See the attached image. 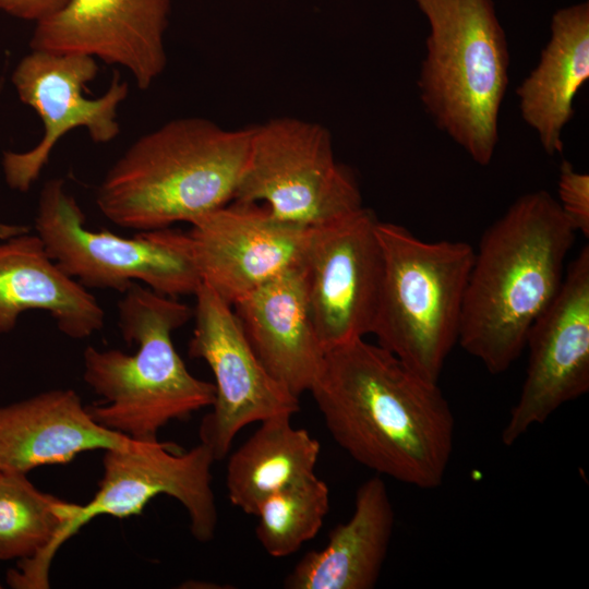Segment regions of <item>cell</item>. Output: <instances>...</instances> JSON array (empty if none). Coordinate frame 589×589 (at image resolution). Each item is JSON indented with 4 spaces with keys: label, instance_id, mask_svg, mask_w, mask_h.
<instances>
[{
    "label": "cell",
    "instance_id": "cell-8",
    "mask_svg": "<svg viewBox=\"0 0 589 589\" xmlns=\"http://www.w3.org/2000/svg\"><path fill=\"white\" fill-rule=\"evenodd\" d=\"M35 228L49 256L86 289L125 292L139 280L157 293L178 298L194 296L202 284L188 232L169 227L124 238L89 230L60 178L44 184Z\"/></svg>",
    "mask_w": 589,
    "mask_h": 589
},
{
    "label": "cell",
    "instance_id": "cell-15",
    "mask_svg": "<svg viewBox=\"0 0 589 589\" xmlns=\"http://www.w3.org/2000/svg\"><path fill=\"white\" fill-rule=\"evenodd\" d=\"M171 0H70L36 23L32 50L81 53L130 72L147 89L167 64Z\"/></svg>",
    "mask_w": 589,
    "mask_h": 589
},
{
    "label": "cell",
    "instance_id": "cell-14",
    "mask_svg": "<svg viewBox=\"0 0 589 589\" xmlns=\"http://www.w3.org/2000/svg\"><path fill=\"white\" fill-rule=\"evenodd\" d=\"M313 228L281 220L264 204L231 201L194 220L188 233L202 283L232 304L304 265Z\"/></svg>",
    "mask_w": 589,
    "mask_h": 589
},
{
    "label": "cell",
    "instance_id": "cell-24",
    "mask_svg": "<svg viewBox=\"0 0 589 589\" xmlns=\"http://www.w3.org/2000/svg\"><path fill=\"white\" fill-rule=\"evenodd\" d=\"M557 203L575 231L588 237L589 176L576 171L567 160L560 168Z\"/></svg>",
    "mask_w": 589,
    "mask_h": 589
},
{
    "label": "cell",
    "instance_id": "cell-21",
    "mask_svg": "<svg viewBox=\"0 0 589 589\" xmlns=\"http://www.w3.org/2000/svg\"><path fill=\"white\" fill-rule=\"evenodd\" d=\"M290 414L260 422L254 433L229 457L226 485L231 504L255 516L276 491L314 474L321 444Z\"/></svg>",
    "mask_w": 589,
    "mask_h": 589
},
{
    "label": "cell",
    "instance_id": "cell-12",
    "mask_svg": "<svg viewBox=\"0 0 589 589\" xmlns=\"http://www.w3.org/2000/svg\"><path fill=\"white\" fill-rule=\"evenodd\" d=\"M97 72L96 59L81 53L32 50L17 64L12 82L21 101L41 119L44 134L27 152L3 154L5 180L12 189L27 191L47 165L56 144L74 129L85 128L98 144L119 136L117 110L129 95V84L115 74L101 96L86 98L84 87Z\"/></svg>",
    "mask_w": 589,
    "mask_h": 589
},
{
    "label": "cell",
    "instance_id": "cell-25",
    "mask_svg": "<svg viewBox=\"0 0 589 589\" xmlns=\"http://www.w3.org/2000/svg\"><path fill=\"white\" fill-rule=\"evenodd\" d=\"M70 0H0V9L20 19L46 20L62 10Z\"/></svg>",
    "mask_w": 589,
    "mask_h": 589
},
{
    "label": "cell",
    "instance_id": "cell-16",
    "mask_svg": "<svg viewBox=\"0 0 589 589\" xmlns=\"http://www.w3.org/2000/svg\"><path fill=\"white\" fill-rule=\"evenodd\" d=\"M231 305L268 373L298 397L310 392L326 352L311 314L304 265L280 274Z\"/></svg>",
    "mask_w": 589,
    "mask_h": 589
},
{
    "label": "cell",
    "instance_id": "cell-27",
    "mask_svg": "<svg viewBox=\"0 0 589 589\" xmlns=\"http://www.w3.org/2000/svg\"><path fill=\"white\" fill-rule=\"evenodd\" d=\"M0 588H2L1 584H0Z\"/></svg>",
    "mask_w": 589,
    "mask_h": 589
},
{
    "label": "cell",
    "instance_id": "cell-6",
    "mask_svg": "<svg viewBox=\"0 0 589 589\" xmlns=\"http://www.w3.org/2000/svg\"><path fill=\"white\" fill-rule=\"evenodd\" d=\"M384 276L372 334L377 345L422 377L437 382L458 342L474 249L464 241H423L380 221Z\"/></svg>",
    "mask_w": 589,
    "mask_h": 589
},
{
    "label": "cell",
    "instance_id": "cell-2",
    "mask_svg": "<svg viewBox=\"0 0 589 589\" xmlns=\"http://www.w3.org/2000/svg\"><path fill=\"white\" fill-rule=\"evenodd\" d=\"M576 231L544 190L518 197L482 235L469 272L459 345L492 374L526 347L536 318L557 293Z\"/></svg>",
    "mask_w": 589,
    "mask_h": 589
},
{
    "label": "cell",
    "instance_id": "cell-4",
    "mask_svg": "<svg viewBox=\"0 0 589 589\" xmlns=\"http://www.w3.org/2000/svg\"><path fill=\"white\" fill-rule=\"evenodd\" d=\"M193 315V309L133 284L118 303L119 327L137 351L87 347L83 378L100 397L87 406L91 417L106 429L136 442L157 440L172 420L189 419L211 407L213 383L193 376L176 351L172 334Z\"/></svg>",
    "mask_w": 589,
    "mask_h": 589
},
{
    "label": "cell",
    "instance_id": "cell-23",
    "mask_svg": "<svg viewBox=\"0 0 589 589\" xmlns=\"http://www.w3.org/2000/svg\"><path fill=\"white\" fill-rule=\"evenodd\" d=\"M329 502V488L315 473L271 494L255 514L260 544L273 557L296 553L322 528Z\"/></svg>",
    "mask_w": 589,
    "mask_h": 589
},
{
    "label": "cell",
    "instance_id": "cell-3",
    "mask_svg": "<svg viewBox=\"0 0 589 589\" xmlns=\"http://www.w3.org/2000/svg\"><path fill=\"white\" fill-rule=\"evenodd\" d=\"M253 127L229 130L199 117L173 119L139 137L96 191L101 214L127 229L190 225L233 201Z\"/></svg>",
    "mask_w": 589,
    "mask_h": 589
},
{
    "label": "cell",
    "instance_id": "cell-26",
    "mask_svg": "<svg viewBox=\"0 0 589 589\" xmlns=\"http://www.w3.org/2000/svg\"><path fill=\"white\" fill-rule=\"evenodd\" d=\"M1 88H2V81L0 80V91H1Z\"/></svg>",
    "mask_w": 589,
    "mask_h": 589
},
{
    "label": "cell",
    "instance_id": "cell-13",
    "mask_svg": "<svg viewBox=\"0 0 589 589\" xmlns=\"http://www.w3.org/2000/svg\"><path fill=\"white\" fill-rule=\"evenodd\" d=\"M526 347V378L502 432L507 446L589 390L588 245L567 265L557 293L532 323Z\"/></svg>",
    "mask_w": 589,
    "mask_h": 589
},
{
    "label": "cell",
    "instance_id": "cell-9",
    "mask_svg": "<svg viewBox=\"0 0 589 589\" xmlns=\"http://www.w3.org/2000/svg\"><path fill=\"white\" fill-rule=\"evenodd\" d=\"M233 201L264 204L275 217L305 227L325 225L362 207L353 173L335 159L329 131L292 117L253 127Z\"/></svg>",
    "mask_w": 589,
    "mask_h": 589
},
{
    "label": "cell",
    "instance_id": "cell-11",
    "mask_svg": "<svg viewBox=\"0 0 589 589\" xmlns=\"http://www.w3.org/2000/svg\"><path fill=\"white\" fill-rule=\"evenodd\" d=\"M377 223L373 211L362 206L313 228L305 283L325 352L372 334L384 276Z\"/></svg>",
    "mask_w": 589,
    "mask_h": 589
},
{
    "label": "cell",
    "instance_id": "cell-20",
    "mask_svg": "<svg viewBox=\"0 0 589 589\" xmlns=\"http://www.w3.org/2000/svg\"><path fill=\"white\" fill-rule=\"evenodd\" d=\"M536 68L517 88L522 120L544 152H563L562 134L574 116V99L589 79V3L557 10Z\"/></svg>",
    "mask_w": 589,
    "mask_h": 589
},
{
    "label": "cell",
    "instance_id": "cell-22",
    "mask_svg": "<svg viewBox=\"0 0 589 589\" xmlns=\"http://www.w3.org/2000/svg\"><path fill=\"white\" fill-rule=\"evenodd\" d=\"M71 504L39 491L26 473L0 470V561L44 551L68 521Z\"/></svg>",
    "mask_w": 589,
    "mask_h": 589
},
{
    "label": "cell",
    "instance_id": "cell-18",
    "mask_svg": "<svg viewBox=\"0 0 589 589\" xmlns=\"http://www.w3.org/2000/svg\"><path fill=\"white\" fill-rule=\"evenodd\" d=\"M27 310L49 313L72 339H85L105 323L98 301L58 266L37 233L0 242V333L13 329Z\"/></svg>",
    "mask_w": 589,
    "mask_h": 589
},
{
    "label": "cell",
    "instance_id": "cell-19",
    "mask_svg": "<svg viewBox=\"0 0 589 589\" xmlns=\"http://www.w3.org/2000/svg\"><path fill=\"white\" fill-rule=\"evenodd\" d=\"M385 482L374 476L357 490L350 519L329 532L326 545L308 552L286 576L288 589H371L380 577L394 529Z\"/></svg>",
    "mask_w": 589,
    "mask_h": 589
},
{
    "label": "cell",
    "instance_id": "cell-7",
    "mask_svg": "<svg viewBox=\"0 0 589 589\" xmlns=\"http://www.w3.org/2000/svg\"><path fill=\"white\" fill-rule=\"evenodd\" d=\"M215 457L200 443L188 452L158 440L134 442L125 448L105 450L104 474L94 497L84 505L71 504L68 521L50 544L37 555L17 561L7 574L15 589L49 588V567L59 548L95 517L125 518L141 515L151 500L166 494L185 508L190 530L200 542L216 532L218 512L212 489Z\"/></svg>",
    "mask_w": 589,
    "mask_h": 589
},
{
    "label": "cell",
    "instance_id": "cell-1",
    "mask_svg": "<svg viewBox=\"0 0 589 589\" xmlns=\"http://www.w3.org/2000/svg\"><path fill=\"white\" fill-rule=\"evenodd\" d=\"M310 393L332 437L357 462L419 489L442 484L455 419L437 382L360 338L325 353Z\"/></svg>",
    "mask_w": 589,
    "mask_h": 589
},
{
    "label": "cell",
    "instance_id": "cell-10",
    "mask_svg": "<svg viewBox=\"0 0 589 589\" xmlns=\"http://www.w3.org/2000/svg\"><path fill=\"white\" fill-rule=\"evenodd\" d=\"M194 296L189 356L204 360L215 377L213 409L203 418L199 434L215 460H220L247 425L298 412L299 397L262 364L231 304L203 283Z\"/></svg>",
    "mask_w": 589,
    "mask_h": 589
},
{
    "label": "cell",
    "instance_id": "cell-17",
    "mask_svg": "<svg viewBox=\"0 0 589 589\" xmlns=\"http://www.w3.org/2000/svg\"><path fill=\"white\" fill-rule=\"evenodd\" d=\"M135 441L97 423L73 389H52L0 407V470L27 473L65 465L93 449H117Z\"/></svg>",
    "mask_w": 589,
    "mask_h": 589
},
{
    "label": "cell",
    "instance_id": "cell-5",
    "mask_svg": "<svg viewBox=\"0 0 589 589\" xmlns=\"http://www.w3.org/2000/svg\"><path fill=\"white\" fill-rule=\"evenodd\" d=\"M429 23L418 87L435 125L478 165L491 163L509 50L493 0H416Z\"/></svg>",
    "mask_w": 589,
    "mask_h": 589
}]
</instances>
